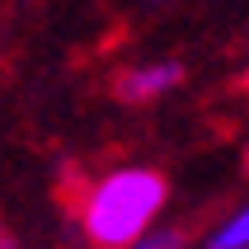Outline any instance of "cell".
Listing matches in <instances>:
<instances>
[{
    "instance_id": "3957f363",
    "label": "cell",
    "mask_w": 249,
    "mask_h": 249,
    "mask_svg": "<svg viewBox=\"0 0 249 249\" xmlns=\"http://www.w3.org/2000/svg\"><path fill=\"white\" fill-rule=\"evenodd\" d=\"M212 249H249V207L240 212V216H235L231 226H226V231H216Z\"/></svg>"
},
{
    "instance_id": "6da1fadb",
    "label": "cell",
    "mask_w": 249,
    "mask_h": 249,
    "mask_svg": "<svg viewBox=\"0 0 249 249\" xmlns=\"http://www.w3.org/2000/svg\"><path fill=\"white\" fill-rule=\"evenodd\" d=\"M165 179L155 169H118L85 202V235L104 249H127L146 235L155 212L165 207Z\"/></svg>"
},
{
    "instance_id": "5b68a950",
    "label": "cell",
    "mask_w": 249,
    "mask_h": 249,
    "mask_svg": "<svg viewBox=\"0 0 249 249\" xmlns=\"http://www.w3.org/2000/svg\"><path fill=\"white\" fill-rule=\"evenodd\" d=\"M0 249H19V245H14V240H10V235H0Z\"/></svg>"
},
{
    "instance_id": "277c9868",
    "label": "cell",
    "mask_w": 249,
    "mask_h": 249,
    "mask_svg": "<svg viewBox=\"0 0 249 249\" xmlns=\"http://www.w3.org/2000/svg\"><path fill=\"white\" fill-rule=\"evenodd\" d=\"M127 249H179V235H169V231H160V235H141V240H132Z\"/></svg>"
},
{
    "instance_id": "7a4b0ae2",
    "label": "cell",
    "mask_w": 249,
    "mask_h": 249,
    "mask_svg": "<svg viewBox=\"0 0 249 249\" xmlns=\"http://www.w3.org/2000/svg\"><path fill=\"white\" fill-rule=\"evenodd\" d=\"M174 80H179V66H174V61H160V66H146V71L123 75L118 94L123 99H151V94H160V89H169Z\"/></svg>"
}]
</instances>
